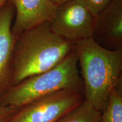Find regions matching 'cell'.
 I'll use <instances>...</instances> for the list:
<instances>
[{"instance_id":"6da1fadb","label":"cell","mask_w":122,"mask_h":122,"mask_svg":"<svg viewBox=\"0 0 122 122\" xmlns=\"http://www.w3.org/2000/svg\"><path fill=\"white\" fill-rule=\"evenodd\" d=\"M75 42L54 33L46 22L16 37L11 63V86L51 69L74 49Z\"/></svg>"},{"instance_id":"7a4b0ae2","label":"cell","mask_w":122,"mask_h":122,"mask_svg":"<svg viewBox=\"0 0 122 122\" xmlns=\"http://www.w3.org/2000/svg\"><path fill=\"white\" fill-rule=\"evenodd\" d=\"M81 70L85 101L102 112L111 92L122 82V48L111 50L92 38L75 42Z\"/></svg>"},{"instance_id":"3957f363","label":"cell","mask_w":122,"mask_h":122,"mask_svg":"<svg viewBox=\"0 0 122 122\" xmlns=\"http://www.w3.org/2000/svg\"><path fill=\"white\" fill-rule=\"evenodd\" d=\"M78 59L75 49L51 69L11 86L0 97V105L20 109L44 96L64 89L80 90Z\"/></svg>"},{"instance_id":"277c9868","label":"cell","mask_w":122,"mask_h":122,"mask_svg":"<svg viewBox=\"0 0 122 122\" xmlns=\"http://www.w3.org/2000/svg\"><path fill=\"white\" fill-rule=\"evenodd\" d=\"M83 101L78 90H62L20 107L9 122H58Z\"/></svg>"},{"instance_id":"5b68a950","label":"cell","mask_w":122,"mask_h":122,"mask_svg":"<svg viewBox=\"0 0 122 122\" xmlns=\"http://www.w3.org/2000/svg\"><path fill=\"white\" fill-rule=\"evenodd\" d=\"M94 23V16L83 0H70L57 5L49 22L53 33L73 42L92 38Z\"/></svg>"},{"instance_id":"8992f818","label":"cell","mask_w":122,"mask_h":122,"mask_svg":"<svg viewBox=\"0 0 122 122\" xmlns=\"http://www.w3.org/2000/svg\"><path fill=\"white\" fill-rule=\"evenodd\" d=\"M92 38L107 49L122 48V0H112L94 16Z\"/></svg>"},{"instance_id":"52a82bcc","label":"cell","mask_w":122,"mask_h":122,"mask_svg":"<svg viewBox=\"0 0 122 122\" xmlns=\"http://www.w3.org/2000/svg\"><path fill=\"white\" fill-rule=\"evenodd\" d=\"M15 9L12 32L16 38L23 32L46 22L56 13L57 5L51 0H10Z\"/></svg>"},{"instance_id":"ba28073f","label":"cell","mask_w":122,"mask_h":122,"mask_svg":"<svg viewBox=\"0 0 122 122\" xmlns=\"http://www.w3.org/2000/svg\"><path fill=\"white\" fill-rule=\"evenodd\" d=\"M15 9L10 0L0 7V97L11 86V63L16 38L12 32Z\"/></svg>"},{"instance_id":"9c48e42d","label":"cell","mask_w":122,"mask_h":122,"mask_svg":"<svg viewBox=\"0 0 122 122\" xmlns=\"http://www.w3.org/2000/svg\"><path fill=\"white\" fill-rule=\"evenodd\" d=\"M122 91L121 82L111 92L106 106L101 112V122H122Z\"/></svg>"},{"instance_id":"30bf717a","label":"cell","mask_w":122,"mask_h":122,"mask_svg":"<svg viewBox=\"0 0 122 122\" xmlns=\"http://www.w3.org/2000/svg\"><path fill=\"white\" fill-rule=\"evenodd\" d=\"M101 112L84 100L58 122H101Z\"/></svg>"},{"instance_id":"8fae6325","label":"cell","mask_w":122,"mask_h":122,"mask_svg":"<svg viewBox=\"0 0 122 122\" xmlns=\"http://www.w3.org/2000/svg\"><path fill=\"white\" fill-rule=\"evenodd\" d=\"M112 0H83L92 14L96 16Z\"/></svg>"},{"instance_id":"7c38bea8","label":"cell","mask_w":122,"mask_h":122,"mask_svg":"<svg viewBox=\"0 0 122 122\" xmlns=\"http://www.w3.org/2000/svg\"><path fill=\"white\" fill-rule=\"evenodd\" d=\"M18 109L12 106L0 105V122H9Z\"/></svg>"},{"instance_id":"4fadbf2b","label":"cell","mask_w":122,"mask_h":122,"mask_svg":"<svg viewBox=\"0 0 122 122\" xmlns=\"http://www.w3.org/2000/svg\"><path fill=\"white\" fill-rule=\"evenodd\" d=\"M51 1H52L56 5H59L62 4V3L66 2H67V1H70V0H51Z\"/></svg>"},{"instance_id":"5bb4252c","label":"cell","mask_w":122,"mask_h":122,"mask_svg":"<svg viewBox=\"0 0 122 122\" xmlns=\"http://www.w3.org/2000/svg\"><path fill=\"white\" fill-rule=\"evenodd\" d=\"M7 1V0H0V7L2 6V5H4Z\"/></svg>"}]
</instances>
